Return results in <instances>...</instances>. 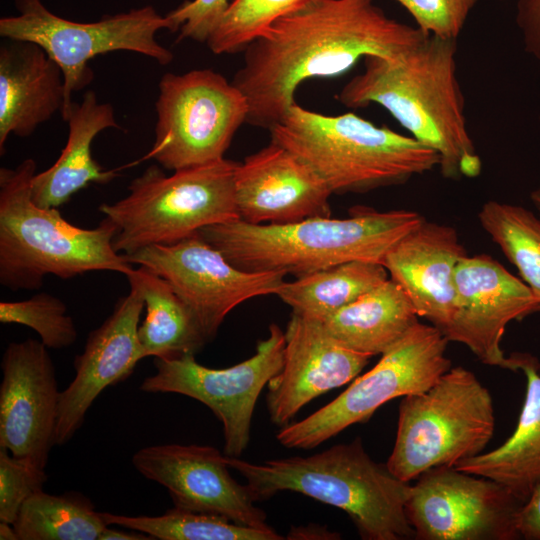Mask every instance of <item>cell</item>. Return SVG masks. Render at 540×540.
<instances>
[{"label": "cell", "mask_w": 540, "mask_h": 540, "mask_svg": "<svg viewBox=\"0 0 540 540\" xmlns=\"http://www.w3.org/2000/svg\"><path fill=\"white\" fill-rule=\"evenodd\" d=\"M426 35L374 0H306L247 45L231 82L247 100L246 123L270 130L305 80L336 77L366 56H397Z\"/></svg>", "instance_id": "cell-1"}, {"label": "cell", "mask_w": 540, "mask_h": 540, "mask_svg": "<svg viewBox=\"0 0 540 540\" xmlns=\"http://www.w3.org/2000/svg\"><path fill=\"white\" fill-rule=\"evenodd\" d=\"M457 39L426 35L394 57L366 56L364 70L337 95L348 108L374 103L440 156L445 178L477 177L482 168L469 135L457 77Z\"/></svg>", "instance_id": "cell-2"}, {"label": "cell", "mask_w": 540, "mask_h": 540, "mask_svg": "<svg viewBox=\"0 0 540 540\" xmlns=\"http://www.w3.org/2000/svg\"><path fill=\"white\" fill-rule=\"evenodd\" d=\"M347 218L310 217L284 224L240 218L199 234L233 265L302 277L351 261L383 264L386 254L425 219L418 212L354 207Z\"/></svg>", "instance_id": "cell-3"}, {"label": "cell", "mask_w": 540, "mask_h": 540, "mask_svg": "<svg viewBox=\"0 0 540 540\" xmlns=\"http://www.w3.org/2000/svg\"><path fill=\"white\" fill-rule=\"evenodd\" d=\"M226 459L245 478L256 501L292 491L344 511L364 540L415 538L406 515L412 485L396 477L386 463L374 461L360 438L311 456L262 464Z\"/></svg>", "instance_id": "cell-4"}, {"label": "cell", "mask_w": 540, "mask_h": 540, "mask_svg": "<svg viewBox=\"0 0 540 540\" xmlns=\"http://www.w3.org/2000/svg\"><path fill=\"white\" fill-rule=\"evenodd\" d=\"M37 164L27 158L15 168H0V283L17 290L39 289L47 275L61 279L112 271H133L113 239L116 226L108 219L93 229L65 220L58 208L40 207L32 199Z\"/></svg>", "instance_id": "cell-5"}, {"label": "cell", "mask_w": 540, "mask_h": 540, "mask_svg": "<svg viewBox=\"0 0 540 540\" xmlns=\"http://www.w3.org/2000/svg\"><path fill=\"white\" fill-rule=\"evenodd\" d=\"M269 131L271 141L310 166L332 194L403 184L440 164L438 153L412 136L353 112L325 115L294 103Z\"/></svg>", "instance_id": "cell-6"}, {"label": "cell", "mask_w": 540, "mask_h": 540, "mask_svg": "<svg viewBox=\"0 0 540 540\" xmlns=\"http://www.w3.org/2000/svg\"><path fill=\"white\" fill-rule=\"evenodd\" d=\"M238 162L221 159L166 175L151 165L128 186V194L99 206L117 228L115 250L129 255L152 245L188 238L201 229L240 218L235 195Z\"/></svg>", "instance_id": "cell-7"}, {"label": "cell", "mask_w": 540, "mask_h": 540, "mask_svg": "<svg viewBox=\"0 0 540 540\" xmlns=\"http://www.w3.org/2000/svg\"><path fill=\"white\" fill-rule=\"evenodd\" d=\"M495 422L489 390L472 371L451 367L427 390L402 397L386 464L405 482L432 468L455 466L483 453Z\"/></svg>", "instance_id": "cell-8"}, {"label": "cell", "mask_w": 540, "mask_h": 540, "mask_svg": "<svg viewBox=\"0 0 540 540\" xmlns=\"http://www.w3.org/2000/svg\"><path fill=\"white\" fill-rule=\"evenodd\" d=\"M16 15L0 18V36L39 44L61 67L65 81V103L69 108L73 92L93 79L89 61L116 51L142 54L161 65L174 59L156 34L171 30L168 18L151 5L103 16L94 22H77L50 11L42 0H15Z\"/></svg>", "instance_id": "cell-9"}, {"label": "cell", "mask_w": 540, "mask_h": 540, "mask_svg": "<svg viewBox=\"0 0 540 540\" xmlns=\"http://www.w3.org/2000/svg\"><path fill=\"white\" fill-rule=\"evenodd\" d=\"M448 342L438 328L418 321L333 401L282 427L278 442L286 448L312 449L368 421L388 401L427 390L452 367L446 356Z\"/></svg>", "instance_id": "cell-10"}, {"label": "cell", "mask_w": 540, "mask_h": 540, "mask_svg": "<svg viewBox=\"0 0 540 540\" xmlns=\"http://www.w3.org/2000/svg\"><path fill=\"white\" fill-rule=\"evenodd\" d=\"M158 87L155 139L144 159L172 171L223 159L247 121L243 93L208 68L165 73Z\"/></svg>", "instance_id": "cell-11"}, {"label": "cell", "mask_w": 540, "mask_h": 540, "mask_svg": "<svg viewBox=\"0 0 540 540\" xmlns=\"http://www.w3.org/2000/svg\"><path fill=\"white\" fill-rule=\"evenodd\" d=\"M284 346V332L271 324L268 337L258 342L255 354L227 368L203 366L194 354L155 358L156 371L143 380L140 390L181 394L206 405L223 425L225 455L240 457L250 441L258 397L282 369Z\"/></svg>", "instance_id": "cell-12"}, {"label": "cell", "mask_w": 540, "mask_h": 540, "mask_svg": "<svg viewBox=\"0 0 540 540\" xmlns=\"http://www.w3.org/2000/svg\"><path fill=\"white\" fill-rule=\"evenodd\" d=\"M164 278L192 313L207 342L241 303L277 294L285 273L238 268L199 234L172 244L152 245L125 255Z\"/></svg>", "instance_id": "cell-13"}, {"label": "cell", "mask_w": 540, "mask_h": 540, "mask_svg": "<svg viewBox=\"0 0 540 540\" xmlns=\"http://www.w3.org/2000/svg\"><path fill=\"white\" fill-rule=\"evenodd\" d=\"M522 505L490 478L441 466L416 479L406 515L420 540H516Z\"/></svg>", "instance_id": "cell-14"}, {"label": "cell", "mask_w": 540, "mask_h": 540, "mask_svg": "<svg viewBox=\"0 0 540 540\" xmlns=\"http://www.w3.org/2000/svg\"><path fill=\"white\" fill-rule=\"evenodd\" d=\"M540 311V300L529 286L511 274L491 256H465L455 273V301L452 319L442 332L489 366L516 371L528 353L506 356L501 340L513 320Z\"/></svg>", "instance_id": "cell-15"}, {"label": "cell", "mask_w": 540, "mask_h": 540, "mask_svg": "<svg viewBox=\"0 0 540 540\" xmlns=\"http://www.w3.org/2000/svg\"><path fill=\"white\" fill-rule=\"evenodd\" d=\"M132 464L145 478L164 486L176 508L222 516L244 526L269 527L248 486L231 476L226 455L214 447L148 446L132 456Z\"/></svg>", "instance_id": "cell-16"}, {"label": "cell", "mask_w": 540, "mask_h": 540, "mask_svg": "<svg viewBox=\"0 0 540 540\" xmlns=\"http://www.w3.org/2000/svg\"><path fill=\"white\" fill-rule=\"evenodd\" d=\"M0 447L45 469L55 442L61 392L47 347L11 342L1 361Z\"/></svg>", "instance_id": "cell-17"}, {"label": "cell", "mask_w": 540, "mask_h": 540, "mask_svg": "<svg viewBox=\"0 0 540 540\" xmlns=\"http://www.w3.org/2000/svg\"><path fill=\"white\" fill-rule=\"evenodd\" d=\"M284 337L283 366L266 395L270 420L280 428L316 397L353 381L371 358L346 347L323 322L294 312Z\"/></svg>", "instance_id": "cell-18"}, {"label": "cell", "mask_w": 540, "mask_h": 540, "mask_svg": "<svg viewBox=\"0 0 540 540\" xmlns=\"http://www.w3.org/2000/svg\"><path fill=\"white\" fill-rule=\"evenodd\" d=\"M143 309L139 290L130 285L107 319L89 333L83 352L74 360L75 376L60 394L56 445L69 442L102 391L129 377L145 358L138 338Z\"/></svg>", "instance_id": "cell-19"}, {"label": "cell", "mask_w": 540, "mask_h": 540, "mask_svg": "<svg viewBox=\"0 0 540 540\" xmlns=\"http://www.w3.org/2000/svg\"><path fill=\"white\" fill-rule=\"evenodd\" d=\"M235 195L240 219L284 224L330 216L331 190L304 161L270 141L238 162Z\"/></svg>", "instance_id": "cell-20"}, {"label": "cell", "mask_w": 540, "mask_h": 540, "mask_svg": "<svg viewBox=\"0 0 540 540\" xmlns=\"http://www.w3.org/2000/svg\"><path fill=\"white\" fill-rule=\"evenodd\" d=\"M467 255L454 227L424 220L386 254L383 265L418 317L443 332L454 312L456 269Z\"/></svg>", "instance_id": "cell-21"}, {"label": "cell", "mask_w": 540, "mask_h": 540, "mask_svg": "<svg viewBox=\"0 0 540 540\" xmlns=\"http://www.w3.org/2000/svg\"><path fill=\"white\" fill-rule=\"evenodd\" d=\"M61 67L37 43L4 38L0 45V153L10 135L28 137L64 108Z\"/></svg>", "instance_id": "cell-22"}, {"label": "cell", "mask_w": 540, "mask_h": 540, "mask_svg": "<svg viewBox=\"0 0 540 540\" xmlns=\"http://www.w3.org/2000/svg\"><path fill=\"white\" fill-rule=\"evenodd\" d=\"M61 116L68 126L66 145L56 162L36 173L31 183L32 199L40 207L58 208L89 184H106L117 176L92 156L94 138L105 129L120 128L113 106L99 102L95 92L88 90L80 103L72 102Z\"/></svg>", "instance_id": "cell-23"}, {"label": "cell", "mask_w": 540, "mask_h": 540, "mask_svg": "<svg viewBox=\"0 0 540 540\" xmlns=\"http://www.w3.org/2000/svg\"><path fill=\"white\" fill-rule=\"evenodd\" d=\"M540 364L528 354L521 370L527 385L512 435L500 446L458 462L460 471L490 478L523 503L540 482Z\"/></svg>", "instance_id": "cell-24"}, {"label": "cell", "mask_w": 540, "mask_h": 540, "mask_svg": "<svg viewBox=\"0 0 540 540\" xmlns=\"http://www.w3.org/2000/svg\"><path fill=\"white\" fill-rule=\"evenodd\" d=\"M417 322L410 299L388 278L330 315L323 324L346 347L372 357L386 352Z\"/></svg>", "instance_id": "cell-25"}, {"label": "cell", "mask_w": 540, "mask_h": 540, "mask_svg": "<svg viewBox=\"0 0 540 540\" xmlns=\"http://www.w3.org/2000/svg\"><path fill=\"white\" fill-rule=\"evenodd\" d=\"M126 277L144 300L146 315L138 338L145 357L195 355L207 343L192 313L164 278L144 266Z\"/></svg>", "instance_id": "cell-26"}, {"label": "cell", "mask_w": 540, "mask_h": 540, "mask_svg": "<svg viewBox=\"0 0 540 540\" xmlns=\"http://www.w3.org/2000/svg\"><path fill=\"white\" fill-rule=\"evenodd\" d=\"M387 279L383 264L351 261L285 281L276 295L294 313L323 322Z\"/></svg>", "instance_id": "cell-27"}, {"label": "cell", "mask_w": 540, "mask_h": 540, "mask_svg": "<svg viewBox=\"0 0 540 540\" xmlns=\"http://www.w3.org/2000/svg\"><path fill=\"white\" fill-rule=\"evenodd\" d=\"M13 526L18 540H98L107 523L84 495L42 490L25 501Z\"/></svg>", "instance_id": "cell-28"}, {"label": "cell", "mask_w": 540, "mask_h": 540, "mask_svg": "<svg viewBox=\"0 0 540 540\" xmlns=\"http://www.w3.org/2000/svg\"><path fill=\"white\" fill-rule=\"evenodd\" d=\"M107 525L136 530L160 540H281L271 527L254 528L208 513L172 508L159 516L101 512Z\"/></svg>", "instance_id": "cell-29"}, {"label": "cell", "mask_w": 540, "mask_h": 540, "mask_svg": "<svg viewBox=\"0 0 540 540\" xmlns=\"http://www.w3.org/2000/svg\"><path fill=\"white\" fill-rule=\"evenodd\" d=\"M478 219L540 300V218L523 206L489 200Z\"/></svg>", "instance_id": "cell-30"}, {"label": "cell", "mask_w": 540, "mask_h": 540, "mask_svg": "<svg viewBox=\"0 0 540 540\" xmlns=\"http://www.w3.org/2000/svg\"><path fill=\"white\" fill-rule=\"evenodd\" d=\"M306 0H232L207 40L214 54L243 52L275 20Z\"/></svg>", "instance_id": "cell-31"}, {"label": "cell", "mask_w": 540, "mask_h": 540, "mask_svg": "<svg viewBox=\"0 0 540 540\" xmlns=\"http://www.w3.org/2000/svg\"><path fill=\"white\" fill-rule=\"evenodd\" d=\"M0 322L33 329L47 348H66L78 338L76 325L72 317L67 315L65 303L46 292L26 300L1 301Z\"/></svg>", "instance_id": "cell-32"}, {"label": "cell", "mask_w": 540, "mask_h": 540, "mask_svg": "<svg viewBox=\"0 0 540 540\" xmlns=\"http://www.w3.org/2000/svg\"><path fill=\"white\" fill-rule=\"evenodd\" d=\"M45 469L0 447V522L14 524L25 501L42 491Z\"/></svg>", "instance_id": "cell-33"}, {"label": "cell", "mask_w": 540, "mask_h": 540, "mask_svg": "<svg viewBox=\"0 0 540 540\" xmlns=\"http://www.w3.org/2000/svg\"><path fill=\"white\" fill-rule=\"evenodd\" d=\"M429 35L457 39L477 0H396Z\"/></svg>", "instance_id": "cell-34"}, {"label": "cell", "mask_w": 540, "mask_h": 540, "mask_svg": "<svg viewBox=\"0 0 540 540\" xmlns=\"http://www.w3.org/2000/svg\"><path fill=\"white\" fill-rule=\"evenodd\" d=\"M229 0H191L166 14L172 32L179 31L178 41L190 39L207 42L229 7Z\"/></svg>", "instance_id": "cell-35"}, {"label": "cell", "mask_w": 540, "mask_h": 540, "mask_svg": "<svg viewBox=\"0 0 540 540\" xmlns=\"http://www.w3.org/2000/svg\"><path fill=\"white\" fill-rule=\"evenodd\" d=\"M516 22L526 52L540 62V0H518Z\"/></svg>", "instance_id": "cell-36"}, {"label": "cell", "mask_w": 540, "mask_h": 540, "mask_svg": "<svg viewBox=\"0 0 540 540\" xmlns=\"http://www.w3.org/2000/svg\"><path fill=\"white\" fill-rule=\"evenodd\" d=\"M517 529L521 539L540 540V482L520 508Z\"/></svg>", "instance_id": "cell-37"}, {"label": "cell", "mask_w": 540, "mask_h": 540, "mask_svg": "<svg viewBox=\"0 0 540 540\" xmlns=\"http://www.w3.org/2000/svg\"><path fill=\"white\" fill-rule=\"evenodd\" d=\"M152 536L140 531L133 530V532L125 531L123 529L111 528L107 525L101 532L98 540H152Z\"/></svg>", "instance_id": "cell-38"}, {"label": "cell", "mask_w": 540, "mask_h": 540, "mask_svg": "<svg viewBox=\"0 0 540 540\" xmlns=\"http://www.w3.org/2000/svg\"><path fill=\"white\" fill-rule=\"evenodd\" d=\"M0 539L1 540H18V536L13 524L0 522Z\"/></svg>", "instance_id": "cell-39"}, {"label": "cell", "mask_w": 540, "mask_h": 540, "mask_svg": "<svg viewBox=\"0 0 540 540\" xmlns=\"http://www.w3.org/2000/svg\"><path fill=\"white\" fill-rule=\"evenodd\" d=\"M530 200L537 212V216L540 218V187L530 193Z\"/></svg>", "instance_id": "cell-40"}]
</instances>
